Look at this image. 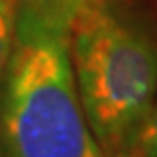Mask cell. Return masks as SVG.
<instances>
[{"mask_svg":"<svg viewBox=\"0 0 157 157\" xmlns=\"http://www.w3.org/2000/svg\"><path fill=\"white\" fill-rule=\"evenodd\" d=\"M70 59L103 157H129L157 96V40L105 0H84L72 26Z\"/></svg>","mask_w":157,"mask_h":157,"instance_id":"obj_2","label":"cell"},{"mask_svg":"<svg viewBox=\"0 0 157 157\" xmlns=\"http://www.w3.org/2000/svg\"><path fill=\"white\" fill-rule=\"evenodd\" d=\"M12 2H14V0H12Z\"/></svg>","mask_w":157,"mask_h":157,"instance_id":"obj_5","label":"cell"},{"mask_svg":"<svg viewBox=\"0 0 157 157\" xmlns=\"http://www.w3.org/2000/svg\"><path fill=\"white\" fill-rule=\"evenodd\" d=\"M72 26L14 12V44L2 78L6 157H103L78 100Z\"/></svg>","mask_w":157,"mask_h":157,"instance_id":"obj_1","label":"cell"},{"mask_svg":"<svg viewBox=\"0 0 157 157\" xmlns=\"http://www.w3.org/2000/svg\"><path fill=\"white\" fill-rule=\"evenodd\" d=\"M129 157H157V96L138 133Z\"/></svg>","mask_w":157,"mask_h":157,"instance_id":"obj_4","label":"cell"},{"mask_svg":"<svg viewBox=\"0 0 157 157\" xmlns=\"http://www.w3.org/2000/svg\"><path fill=\"white\" fill-rule=\"evenodd\" d=\"M14 44V2L0 0V82L4 78L7 63Z\"/></svg>","mask_w":157,"mask_h":157,"instance_id":"obj_3","label":"cell"}]
</instances>
